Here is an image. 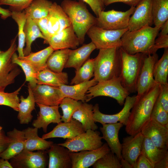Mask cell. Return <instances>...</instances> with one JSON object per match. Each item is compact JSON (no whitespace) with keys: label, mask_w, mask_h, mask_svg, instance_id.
<instances>
[{"label":"cell","mask_w":168,"mask_h":168,"mask_svg":"<svg viewBox=\"0 0 168 168\" xmlns=\"http://www.w3.org/2000/svg\"><path fill=\"white\" fill-rule=\"evenodd\" d=\"M160 84L156 83L148 92L136 100L125 125V131L134 136L141 130L150 119L151 113L158 98Z\"/></svg>","instance_id":"1"},{"label":"cell","mask_w":168,"mask_h":168,"mask_svg":"<svg viewBox=\"0 0 168 168\" xmlns=\"http://www.w3.org/2000/svg\"><path fill=\"white\" fill-rule=\"evenodd\" d=\"M161 27L146 26L133 31H127L121 38V47L128 53H142L146 55L156 53L155 40Z\"/></svg>","instance_id":"2"},{"label":"cell","mask_w":168,"mask_h":168,"mask_svg":"<svg viewBox=\"0 0 168 168\" xmlns=\"http://www.w3.org/2000/svg\"><path fill=\"white\" fill-rule=\"evenodd\" d=\"M60 6L69 17L81 44H83L88 30L96 25V17L89 11L81 0H63Z\"/></svg>","instance_id":"3"},{"label":"cell","mask_w":168,"mask_h":168,"mask_svg":"<svg viewBox=\"0 0 168 168\" xmlns=\"http://www.w3.org/2000/svg\"><path fill=\"white\" fill-rule=\"evenodd\" d=\"M120 47L100 49L94 58V78L98 82L120 77L121 69Z\"/></svg>","instance_id":"4"},{"label":"cell","mask_w":168,"mask_h":168,"mask_svg":"<svg viewBox=\"0 0 168 168\" xmlns=\"http://www.w3.org/2000/svg\"><path fill=\"white\" fill-rule=\"evenodd\" d=\"M121 69L120 78L123 86L130 93L136 92V86L145 54H129L121 47Z\"/></svg>","instance_id":"5"},{"label":"cell","mask_w":168,"mask_h":168,"mask_svg":"<svg viewBox=\"0 0 168 168\" xmlns=\"http://www.w3.org/2000/svg\"><path fill=\"white\" fill-rule=\"evenodd\" d=\"M130 93L122 86L120 77L98 82L87 91L86 102L100 96L110 97L115 99L120 105H124Z\"/></svg>","instance_id":"6"},{"label":"cell","mask_w":168,"mask_h":168,"mask_svg":"<svg viewBox=\"0 0 168 168\" xmlns=\"http://www.w3.org/2000/svg\"><path fill=\"white\" fill-rule=\"evenodd\" d=\"M16 38V36L11 40L7 50H0V91H4L8 85L13 83L15 78L21 72L18 65L12 61V56L17 50Z\"/></svg>","instance_id":"7"},{"label":"cell","mask_w":168,"mask_h":168,"mask_svg":"<svg viewBox=\"0 0 168 168\" xmlns=\"http://www.w3.org/2000/svg\"><path fill=\"white\" fill-rule=\"evenodd\" d=\"M128 28L112 30L100 28L96 26L91 27L86 33L95 44L96 49H103L121 47V38Z\"/></svg>","instance_id":"8"},{"label":"cell","mask_w":168,"mask_h":168,"mask_svg":"<svg viewBox=\"0 0 168 168\" xmlns=\"http://www.w3.org/2000/svg\"><path fill=\"white\" fill-rule=\"evenodd\" d=\"M135 8V7H131L125 12L114 10L102 11L96 17L95 26L107 30H116L128 28L129 18Z\"/></svg>","instance_id":"9"},{"label":"cell","mask_w":168,"mask_h":168,"mask_svg":"<svg viewBox=\"0 0 168 168\" xmlns=\"http://www.w3.org/2000/svg\"><path fill=\"white\" fill-rule=\"evenodd\" d=\"M102 139L99 132L88 129L73 138L67 139L64 142L58 144L67 148L70 152H78L100 148L103 144Z\"/></svg>","instance_id":"10"},{"label":"cell","mask_w":168,"mask_h":168,"mask_svg":"<svg viewBox=\"0 0 168 168\" xmlns=\"http://www.w3.org/2000/svg\"><path fill=\"white\" fill-rule=\"evenodd\" d=\"M158 58L156 53L145 55L137 82L136 100L138 99L157 83L154 79L153 72L154 65Z\"/></svg>","instance_id":"11"},{"label":"cell","mask_w":168,"mask_h":168,"mask_svg":"<svg viewBox=\"0 0 168 168\" xmlns=\"http://www.w3.org/2000/svg\"><path fill=\"white\" fill-rule=\"evenodd\" d=\"M136 99V95L127 96L125 99L123 108L118 113L113 114H107L102 113L99 110V105L96 104L93 106V117L94 121L100 123L102 125L115 123L119 122L125 126L130 114V110Z\"/></svg>","instance_id":"12"},{"label":"cell","mask_w":168,"mask_h":168,"mask_svg":"<svg viewBox=\"0 0 168 168\" xmlns=\"http://www.w3.org/2000/svg\"><path fill=\"white\" fill-rule=\"evenodd\" d=\"M46 152L43 150L33 152L24 149L10 159V163L13 168H44L47 163Z\"/></svg>","instance_id":"13"},{"label":"cell","mask_w":168,"mask_h":168,"mask_svg":"<svg viewBox=\"0 0 168 168\" xmlns=\"http://www.w3.org/2000/svg\"><path fill=\"white\" fill-rule=\"evenodd\" d=\"M152 3V0H141L138 3L129 18L128 30H136L146 26H151L153 24Z\"/></svg>","instance_id":"14"},{"label":"cell","mask_w":168,"mask_h":168,"mask_svg":"<svg viewBox=\"0 0 168 168\" xmlns=\"http://www.w3.org/2000/svg\"><path fill=\"white\" fill-rule=\"evenodd\" d=\"M110 151L108 144L105 143L95 150L70 152L72 168H87L92 166L97 161Z\"/></svg>","instance_id":"15"},{"label":"cell","mask_w":168,"mask_h":168,"mask_svg":"<svg viewBox=\"0 0 168 168\" xmlns=\"http://www.w3.org/2000/svg\"><path fill=\"white\" fill-rule=\"evenodd\" d=\"M30 87L36 104L59 106L63 98L59 87L40 84H37L33 87Z\"/></svg>","instance_id":"16"},{"label":"cell","mask_w":168,"mask_h":168,"mask_svg":"<svg viewBox=\"0 0 168 168\" xmlns=\"http://www.w3.org/2000/svg\"><path fill=\"white\" fill-rule=\"evenodd\" d=\"M141 132L144 137L150 139L157 147L168 150V127L150 119L142 128Z\"/></svg>","instance_id":"17"},{"label":"cell","mask_w":168,"mask_h":168,"mask_svg":"<svg viewBox=\"0 0 168 168\" xmlns=\"http://www.w3.org/2000/svg\"><path fill=\"white\" fill-rule=\"evenodd\" d=\"M144 136L141 132L134 136L130 135L123 138L122 144V157L136 168V161L141 153Z\"/></svg>","instance_id":"18"},{"label":"cell","mask_w":168,"mask_h":168,"mask_svg":"<svg viewBox=\"0 0 168 168\" xmlns=\"http://www.w3.org/2000/svg\"><path fill=\"white\" fill-rule=\"evenodd\" d=\"M47 17L49 37L72 25L67 15L61 6L56 2L53 3Z\"/></svg>","instance_id":"19"},{"label":"cell","mask_w":168,"mask_h":168,"mask_svg":"<svg viewBox=\"0 0 168 168\" xmlns=\"http://www.w3.org/2000/svg\"><path fill=\"white\" fill-rule=\"evenodd\" d=\"M54 50L66 49H75L81 44L71 26L50 37L46 42Z\"/></svg>","instance_id":"20"},{"label":"cell","mask_w":168,"mask_h":168,"mask_svg":"<svg viewBox=\"0 0 168 168\" xmlns=\"http://www.w3.org/2000/svg\"><path fill=\"white\" fill-rule=\"evenodd\" d=\"M85 132L81 123L72 118L68 122L61 121L57 124L51 131L43 134L42 138L45 139L55 138L70 139Z\"/></svg>","instance_id":"21"},{"label":"cell","mask_w":168,"mask_h":168,"mask_svg":"<svg viewBox=\"0 0 168 168\" xmlns=\"http://www.w3.org/2000/svg\"><path fill=\"white\" fill-rule=\"evenodd\" d=\"M102 125L100 128L102 134V139L106 142L110 151L120 160L122 158V144L119 139V133L124 125L120 122Z\"/></svg>","instance_id":"22"},{"label":"cell","mask_w":168,"mask_h":168,"mask_svg":"<svg viewBox=\"0 0 168 168\" xmlns=\"http://www.w3.org/2000/svg\"><path fill=\"white\" fill-rule=\"evenodd\" d=\"M40 109L39 115L34 120L32 125L34 127L42 128L47 132V127L51 123L58 124L61 122V116L58 110L59 106H48L37 104Z\"/></svg>","instance_id":"23"},{"label":"cell","mask_w":168,"mask_h":168,"mask_svg":"<svg viewBox=\"0 0 168 168\" xmlns=\"http://www.w3.org/2000/svg\"><path fill=\"white\" fill-rule=\"evenodd\" d=\"M70 151L58 144L53 143L47 150L49 168H72Z\"/></svg>","instance_id":"24"},{"label":"cell","mask_w":168,"mask_h":168,"mask_svg":"<svg viewBox=\"0 0 168 168\" xmlns=\"http://www.w3.org/2000/svg\"><path fill=\"white\" fill-rule=\"evenodd\" d=\"M7 136L11 140L7 148L0 154V158L10 160L20 153L25 148L26 138L23 130L14 128L7 133Z\"/></svg>","instance_id":"25"},{"label":"cell","mask_w":168,"mask_h":168,"mask_svg":"<svg viewBox=\"0 0 168 168\" xmlns=\"http://www.w3.org/2000/svg\"><path fill=\"white\" fill-rule=\"evenodd\" d=\"M98 82L93 78L88 81L72 85L62 84L59 86V88L63 98L68 97L85 102L86 99V95L87 91L91 86Z\"/></svg>","instance_id":"26"},{"label":"cell","mask_w":168,"mask_h":168,"mask_svg":"<svg viewBox=\"0 0 168 168\" xmlns=\"http://www.w3.org/2000/svg\"><path fill=\"white\" fill-rule=\"evenodd\" d=\"M96 49L95 44L91 41L78 48L71 49L65 68H73L76 70H78Z\"/></svg>","instance_id":"27"},{"label":"cell","mask_w":168,"mask_h":168,"mask_svg":"<svg viewBox=\"0 0 168 168\" xmlns=\"http://www.w3.org/2000/svg\"><path fill=\"white\" fill-rule=\"evenodd\" d=\"M38 129L36 128L29 127L23 130L26 138L24 149L30 151L47 150L54 143L40 137Z\"/></svg>","instance_id":"28"},{"label":"cell","mask_w":168,"mask_h":168,"mask_svg":"<svg viewBox=\"0 0 168 168\" xmlns=\"http://www.w3.org/2000/svg\"><path fill=\"white\" fill-rule=\"evenodd\" d=\"M37 84H45L59 87L62 84L68 83V76L64 72L58 73L53 71L47 68L37 72Z\"/></svg>","instance_id":"29"},{"label":"cell","mask_w":168,"mask_h":168,"mask_svg":"<svg viewBox=\"0 0 168 168\" xmlns=\"http://www.w3.org/2000/svg\"><path fill=\"white\" fill-rule=\"evenodd\" d=\"M93 106L91 104L82 102L72 116V118L81 123L85 131L96 130L98 128L93 119Z\"/></svg>","instance_id":"30"},{"label":"cell","mask_w":168,"mask_h":168,"mask_svg":"<svg viewBox=\"0 0 168 168\" xmlns=\"http://www.w3.org/2000/svg\"><path fill=\"white\" fill-rule=\"evenodd\" d=\"M29 95L26 98L20 96L17 118L21 124H28L32 119V111L35 109V102L30 86L28 85Z\"/></svg>","instance_id":"31"},{"label":"cell","mask_w":168,"mask_h":168,"mask_svg":"<svg viewBox=\"0 0 168 168\" xmlns=\"http://www.w3.org/2000/svg\"><path fill=\"white\" fill-rule=\"evenodd\" d=\"M54 51L50 46L36 52H31L28 55L18 58L30 65L38 72L47 68L46 63Z\"/></svg>","instance_id":"32"},{"label":"cell","mask_w":168,"mask_h":168,"mask_svg":"<svg viewBox=\"0 0 168 168\" xmlns=\"http://www.w3.org/2000/svg\"><path fill=\"white\" fill-rule=\"evenodd\" d=\"M53 2L48 0H34L24 10L28 17L33 20L47 17Z\"/></svg>","instance_id":"33"},{"label":"cell","mask_w":168,"mask_h":168,"mask_svg":"<svg viewBox=\"0 0 168 168\" xmlns=\"http://www.w3.org/2000/svg\"><path fill=\"white\" fill-rule=\"evenodd\" d=\"M24 32L26 47L23 52L24 56H26L31 52L32 44L36 39L41 38L44 40L45 38L34 21L29 17L26 22Z\"/></svg>","instance_id":"34"},{"label":"cell","mask_w":168,"mask_h":168,"mask_svg":"<svg viewBox=\"0 0 168 168\" xmlns=\"http://www.w3.org/2000/svg\"><path fill=\"white\" fill-rule=\"evenodd\" d=\"M71 50L66 49L54 50L47 60V68L56 72H62L65 68Z\"/></svg>","instance_id":"35"},{"label":"cell","mask_w":168,"mask_h":168,"mask_svg":"<svg viewBox=\"0 0 168 168\" xmlns=\"http://www.w3.org/2000/svg\"><path fill=\"white\" fill-rule=\"evenodd\" d=\"M167 152V150L159 148L150 139L144 137L141 153L149 160L154 167L155 164L162 159Z\"/></svg>","instance_id":"36"},{"label":"cell","mask_w":168,"mask_h":168,"mask_svg":"<svg viewBox=\"0 0 168 168\" xmlns=\"http://www.w3.org/2000/svg\"><path fill=\"white\" fill-rule=\"evenodd\" d=\"M153 73L154 79L156 83L161 84H168V48L164 49L162 56L155 63Z\"/></svg>","instance_id":"37"},{"label":"cell","mask_w":168,"mask_h":168,"mask_svg":"<svg viewBox=\"0 0 168 168\" xmlns=\"http://www.w3.org/2000/svg\"><path fill=\"white\" fill-rule=\"evenodd\" d=\"M152 13L155 26L161 27L168 20V0H152Z\"/></svg>","instance_id":"38"},{"label":"cell","mask_w":168,"mask_h":168,"mask_svg":"<svg viewBox=\"0 0 168 168\" xmlns=\"http://www.w3.org/2000/svg\"><path fill=\"white\" fill-rule=\"evenodd\" d=\"M11 16L18 26V45L17 48L18 53V57L24 56L23 50L25 43L24 26L27 17L24 10L22 11H12Z\"/></svg>","instance_id":"39"},{"label":"cell","mask_w":168,"mask_h":168,"mask_svg":"<svg viewBox=\"0 0 168 168\" xmlns=\"http://www.w3.org/2000/svg\"><path fill=\"white\" fill-rule=\"evenodd\" d=\"M94 58H88L77 70L75 76L71 80L70 84L73 85L90 80L94 76Z\"/></svg>","instance_id":"40"},{"label":"cell","mask_w":168,"mask_h":168,"mask_svg":"<svg viewBox=\"0 0 168 168\" xmlns=\"http://www.w3.org/2000/svg\"><path fill=\"white\" fill-rule=\"evenodd\" d=\"M13 63L17 64L21 68L26 76V81L29 82L28 85L33 87L37 84L36 74L37 72L26 61L18 58V56L15 52L12 57Z\"/></svg>","instance_id":"41"},{"label":"cell","mask_w":168,"mask_h":168,"mask_svg":"<svg viewBox=\"0 0 168 168\" xmlns=\"http://www.w3.org/2000/svg\"><path fill=\"white\" fill-rule=\"evenodd\" d=\"M82 103L81 101L70 98H63L59 105L63 113V115L61 116V121L67 122L69 121L72 119L73 114Z\"/></svg>","instance_id":"42"},{"label":"cell","mask_w":168,"mask_h":168,"mask_svg":"<svg viewBox=\"0 0 168 168\" xmlns=\"http://www.w3.org/2000/svg\"><path fill=\"white\" fill-rule=\"evenodd\" d=\"M22 86L11 93L5 92L4 91H0V105L9 106L15 111L18 112L20 102L18 95Z\"/></svg>","instance_id":"43"},{"label":"cell","mask_w":168,"mask_h":168,"mask_svg":"<svg viewBox=\"0 0 168 168\" xmlns=\"http://www.w3.org/2000/svg\"><path fill=\"white\" fill-rule=\"evenodd\" d=\"M93 168H122L120 160L111 151L97 161Z\"/></svg>","instance_id":"44"},{"label":"cell","mask_w":168,"mask_h":168,"mask_svg":"<svg viewBox=\"0 0 168 168\" xmlns=\"http://www.w3.org/2000/svg\"><path fill=\"white\" fill-rule=\"evenodd\" d=\"M150 119L161 125L168 127V113L164 109L157 99L152 110Z\"/></svg>","instance_id":"45"},{"label":"cell","mask_w":168,"mask_h":168,"mask_svg":"<svg viewBox=\"0 0 168 168\" xmlns=\"http://www.w3.org/2000/svg\"><path fill=\"white\" fill-rule=\"evenodd\" d=\"M34 0H0V5L9 6V10L12 11H22L27 7Z\"/></svg>","instance_id":"46"},{"label":"cell","mask_w":168,"mask_h":168,"mask_svg":"<svg viewBox=\"0 0 168 168\" xmlns=\"http://www.w3.org/2000/svg\"><path fill=\"white\" fill-rule=\"evenodd\" d=\"M157 99L164 109L168 113V84H160V91Z\"/></svg>","instance_id":"47"},{"label":"cell","mask_w":168,"mask_h":168,"mask_svg":"<svg viewBox=\"0 0 168 168\" xmlns=\"http://www.w3.org/2000/svg\"><path fill=\"white\" fill-rule=\"evenodd\" d=\"M33 20L44 36L45 39L44 40V43L45 44L49 38L48 31L47 16L42 19L34 20Z\"/></svg>","instance_id":"48"},{"label":"cell","mask_w":168,"mask_h":168,"mask_svg":"<svg viewBox=\"0 0 168 168\" xmlns=\"http://www.w3.org/2000/svg\"><path fill=\"white\" fill-rule=\"evenodd\" d=\"M87 4L97 17L99 13L105 8L103 0H81Z\"/></svg>","instance_id":"49"},{"label":"cell","mask_w":168,"mask_h":168,"mask_svg":"<svg viewBox=\"0 0 168 168\" xmlns=\"http://www.w3.org/2000/svg\"><path fill=\"white\" fill-rule=\"evenodd\" d=\"M161 48H168V35H159L158 37L156 39L154 45L155 53H156L158 49Z\"/></svg>","instance_id":"50"},{"label":"cell","mask_w":168,"mask_h":168,"mask_svg":"<svg viewBox=\"0 0 168 168\" xmlns=\"http://www.w3.org/2000/svg\"><path fill=\"white\" fill-rule=\"evenodd\" d=\"M136 168H154L149 160L141 153L136 161Z\"/></svg>","instance_id":"51"},{"label":"cell","mask_w":168,"mask_h":168,"mask_svg":"<svg viewBox=\"0 0 168 168\" xmlns=\"http://www.w3.org/2000/svg\"><path fill=\"white\" fill-rule=\"evenodd\" d=\"M141 0H103L105 6L117 2H121L128 5L131 7L136 6Z\"/></svg>","instance_id":"52"},{"label":"cell","mask_w":168,"mask_h":168,"mask_svg":"<svg viewBox=\"0 0 168 168\" xmlns=\"http://www.w3.org/2000/svg\"><path fill=\"white\" fill-rule=\"evenodd\" d=\"M10 141V138L7 136H5L2 133L0 134V154L7 148Z\"/></svg>","instance_id":"53"},{"label":"cell","mask_w":168,"mask_h":168,"mask_svg":"<svg viewBox=\"0 0 168 168\" xmlns=\"http://www.w3.org/2000/svg\"><path fill=\"white\" fill-rule=\"evenodd\" d=\"M168 168V152L159 161L156 163L154 168Z\"/></svg>","instance_id":"54"},{"label":"cell","mask_w":168,"mask_h":168,"mask_svg":"<svg viewBox=\"0 0 168 168\" xmlns=\"http://www.w3.org/2000/svg\"><path fill=\"white\" fill-rule=\"evenodd\" d=\"M0 15L2 19H5L11 16L12 12L10 10L4 9L0 6Z\"/></svg>","instance_id":"55"},{"label":"cell","mask_w":168,"mask_h":168,"mask_svg":"<svg viewBox=\"0 0 168 168\" xmlns=\"http://www.w3.org/2000/svg\"><path fill=\"white\" fill-rule=\"evenodd\" d=\"M0 168H13L8 160L0 158Z\"/></svg>","instance_id":"56"},{"label":"cell","mask_w":168,"mask_h":168,"mask_svg":"<svg viewBox=\"0 0 168 168\" xmlns=\"http://www.w3.org/2000/svg\"><path fill=\"white\" fill-rule=\"evenodd\" d=\"M160 35H168V20L166 21L161 26L160 28Z\"/></svg>","instance_id":"57"},{"label":"cell","mask_w":168,"mask_h":168,"mask_svg":"<svg viewBox=\"0 0 168 168\" xmlns=\"http://www.w3.org/2000/svg\"><path fill=\"white\" fill-rule=\"evenodd\" d=\"M120 162L122 168H133L132 165L129 162L122 157L120 160Z\"/></svg>","instance_id":"58"},{"label":"cell","mask_w":168,"mask_h":168,"mask_svg":"<svg viewBox=\"0 0 168 168\" xmlns=\"http://www.w3.org/2000/svg\"><path fill=\"white\" fill-rule=\"evenodd\" d=\"M2 127L1 126H0V134L2 133L1 132V130L2 129Z\"/></svg>","instance_id":"59"}]
</instances>
